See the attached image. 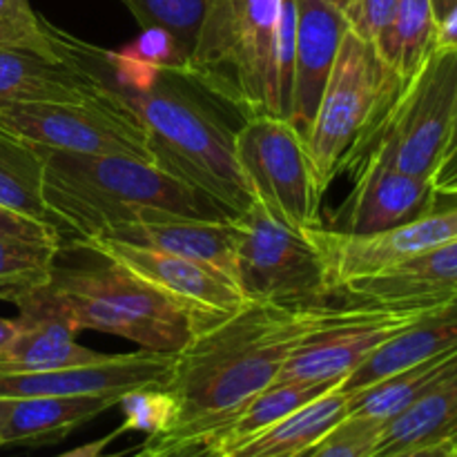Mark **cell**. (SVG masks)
<instances>
[{
    "label": "cell",
    "instance_id": "cell-31",
    "mask_svg": "<svg viewBox=\"0 0 457 457\" xmlns=\"http://www.w3.org/2000/svg\"><path fill=\"white\" fill-rule=\"evenodd\" d=\"M141 29H163L172 36L190 62L210 0H120Z\"/></svg>",
    "mask_w": 457,
    "mask_h": 457
},
{
    "label": "cell",
    "instance_id": "cell-20",
    "mask_svg": "<svg viewBox=\"0 0 457 457\" xmlns=\"http://www.w3.org/2000/svg\"><path fill=\"white\" fill-rule=\"evenodd\" d=\"M79 330L52 312H21L18 330L0 353V373H45L103 361L107 353L80 346Z\"/></svg>",
    "mask_w": 457,
    "mask_h": 457
},
{
    "label": "cell",
    "instance_id": "cell-39",
    "mask_svg": "<svg viewBox=\"0 0 457 457\" xmlns=\"http://www.w3.org/2000/svg\"><path fill=\"white\" fill-rule=\"evenodd\" d=\"M436 47L457 49V4L437 21Z\"/></svg>",
    "mask_w": 457,
    "mask_h": 457
},
{
    "label": "cell",
    "instance_id": "cell-48",
    "mask_svg": "<svg viewBox=\"0 0 457 457\" xmlns=\"http://www.w3.org/2000/svg\"><path fill=\"white\" fill-rule=\"evenodd\" d=\"M306 453H308V451H306ZM306 453H302V455H290V457H303Z\"/></svg>",
    "mask_w": 457,
    "mask_h": 457
},
{
    "label": "cell",
    "instance_id": "cell-14",
    "mask_svg": "<svg viewBox=\"0 0 457 457\" xmlns=\"http://www.w3.org/2000/svg\"><path fill=\"white\" fill-rule=\"evenodd\" d=\"M174 355L154 351L116 353L94 364L67 366L45 373H0V397L123 395L141 386H168Z\"/></svg>",
    "mask_w": 457,
    "mask_h": 457
},
{
    "label": "cell",
    "instance_id": "cell-25",
    "mask_svg": "<svg viewBox=\"0 0 457 457\" xmlns=\"http://www.w3.org/2000/svg\"><path fill=\"white\" fill-rule=\"evenodd\" d=\"M344 379L337 382H324V384H299V382H275L268 388H263L259 395H254L244 409L237 415H232L221 428L212 433L204 446L208 449L210 457H219L228 451L237 449L239 445L248 442L257 433L266 431L268 427L277 424L290 415L293 411L302 409L303 404L312 402L315 397L324 395L333 386L342 384Z\"/></svg>",
    "mask_w": 457,
    "mask_h": 457
},
{
    "label": "cell",
    "instance_id": "cell-17",
    "mask_svg": "<svg viewBox=\"0 0 457 457\" xmlns=\"http://www.w3.org/2000/svg\"><path fill=\"white\" fill-rule=\"evenodd\" d=\"M351 29L344 9L328 0H295V74L290 120L311 128L321 94L333 74L339 47Z\"/></svg>",
    "mask_w": 457,
    "mask_h": 457
},
{
    "label": "cell",
    "instance_id": "cell-29",
    "mask_svg": "<svg viewBox=\"0 0 457 457\" xmlns=\"http://www.w3.org/2000/svg\"><path fill=\"white\" fill-rule=\"evenodd\" d=\"M61 244L0 237V302L16 303L49 284Z\"/></svg>",
    "mask_w": 457,
    "mask_h": 457
},
{
    "label": "cell",
    "instance_id": "cell-21",
    "mask_svg": "<svg viewBox=\"0 0 457 457\" xmlns=\"http://www.w3.org/2000/svg\"><path fill=\"white\" fill-rule=\"evenodd\" d=\"M120 395L21 397L12 400L0 431V446H43L65 440L71 431L119 404Z\"/></svg>",
    "mask_w": 457,
    "mask_h": 457
},
{
    "label": "cell",
    "instance_id": "cell-47",
    "mask_svg": "<svg viewBox=\"0 0 457 457\" xmlns=\"http://www.w3.org/2000/svg\"><path fill=\"white\" fill-rule=\"evenodd\" d=\"M449 437H455V440H457V428H455V431L453 433H451V436Z\"/></svg>",
    "mask_w": 457,
    "mask_h": 457
},
{
    "label": "cell",
    "instance_id": "cell-12",
    "mask_svg": "<svg viewBox=\"0 0 457 457\" xmlns=\"http://www.w3.org/2000/svg\"><path fill=\"white\" fill-rule=\"evenodd\" d=\"M74 244L138 277L181 308L195 324V335L228 320L248 303L230 277L196 259L110 237H76Z\"/></svg>",
    "mask_w": 457,
    "mask_h": 457
},
{
    "label": "cell",
    "instance_id": "cell-41",
    "mask_svg": "<svg viewBox=\"0 0 457 457\" xmlns=\"http://www.w3.org/2000/svg\"><path fill=\"white\" fill-rule=\"evenodd\" d=\"M16 330H18V320H4V317H0V353L7 348V344L12 342Z\"/></svg>",
    "mask_w": 457,
    "mask_h": 457
},
{
    "label": "cell",
    "instance_id": "cell-46",
    "mask_svg": "<svg viewBox=\"0 0 457 457\" xmlns=\"http://www.w3.org/2000/svg\"><path fill=\"white\" fill-rule=\"evenodd\" d=\"M453 186H457V181H453V183H449V186H445V187H442V190H437V196H440V195H442V192H445V190H449V187H453Z\"/></svg>",
    "mask_w": 457,
    "mask_h": 457
},
{
    "label": "cell",
    "instance_id": "cell-9",
    "mask_svg": "<svg viewBox=\"0 0 457 457\" xmlns=\"http://www.w3.org/2000/svg\"><path fill=\"white\" fill-rule=\"evenodd\" d=\"M457 105V49L436 47L406 80L369 152L420 179H431L445 156Z\"/></svg>",
    "mask_w": 457,
    "mask_h": 457
},
{
    "label": "cell",
    "instance_id": "cell-11",
    "mask_svg": "<svg viewBox=\"0 0 457 457\" xmlns=\"http://www.w3.org/2000/svg\"><path fill=\"white\" fill-rule=\"evenodd\" d=\"M449 303H346L290 355L277 382L324 384L346 379L388 339Z\"/></svg>",
    "mask_w": 457,
    "mask_h": 457
},
{
    "label": "cell",
    "instance_id": "cell-10",
    "mask_svg": "<svg viewBox=\"0 0 457 457\" xmlns=\"http://www.w3.org/2000/svg\"><path fill=\"white\" fill-rule=\"evenodd\" d=\"M0 128L45 150L85 156H128L154 163L145 125L129 107L116 101L114 94L92 103L0 107Z\"/></svg>",
    "mask_w": 457,
    "mask_h": 457
},
{
    "label": "cell",
    "instance_id": "cell-4",
    "mask_svg": "<svg viewBox=\"0 0 457 457\" xmlns=\"http://www.w3.org/2000/svg\"><path fill=\"white\" fill-rule=\"evenodd\" d=\"M18 312H52L76 330H98L143 351L177 355L195 337L190 317L154 288L105 262L92 268H56L43 288L25 295Z\"/></svg>",
    "mask_w": 457,
    "mask_h": 457
},
{
    "label": "cell",
    "instance_id": "cell-36",
    "mask_svg": "<svg viewBox=\"0 0 457 457\" xmlns=\"http://www.w3.org/2000/svg\"><path fill=\"white\" fill-rule=\"evenodd\" d=\"M123 457H210L208 449L196 442L168 440V437H147L145 445L134 453Z\"/></svg>",
    "mask_w": 457,
    "mask_h": 457
},
{
    "label": "cell",
    "instance_id": "cell-32",
    "mask_svg": "<svg viewBox=\"0 0 457 457\" xmlns=\"http://www.w3.org/2000/svg\"><path fill=\"white\" fill-rule=\"evenodd\" d=\"M116 406L123 413V424L116 428L119 436L137 431L147 437H159L177 427L179 404L168 386L134 388L123 393Z\"/></svg>",
    "mask_w": 457,
    "mask_h": 457
},
{
    "label": "cell",
    "instance_id": "cell-26",
    "mask_svg": "<svg viewBox=\"0 0 457 457\" xmlns=\"http://www.w3.org/2000/svg\"><path fill=\"white\" fill-rule=\"evenodd\" d=\"M457 369V351L415 364L361 391L348 393V415L386 424Z\"/></svg>",
    "mask_w": 457,
    "mask_h": 457
},
{
    "label": "cell",
    "instance_id": "cell-7",
    "mask_svg": "<svg viewBox=\"0 0 457 457\" xmlns=\"http://www.w3.org/2000/svg\"><path fill=\"white\" fill-rule=\"evenodd\" d=\"M235 154L254 204L297 232L321 223L320 187L306 138L288 119L275 114L248 116L235 129Z\"/></svg>",
    "mask_w": 457,
    "mask_h": 457
},
{
    "label": "cell",
    "instance_id": "cell-44",
    "mask_svg": "<svg viewBox=\"0 0 457 457\" xmlns=\"http://www.w3.org/2000/svg\"><path fill=\"white\" fill-rule=\"evenodd\" d=\"M328 3H333V4H335V7H339V9H346L348 0H328Z\"/></svg>",
    "mask_w": 457,
    "mask_h": 457
},
{
    "label": "cell",
    "instance_id": "cell-38",
    "mask_svg": "<svg viewBox=\"0 0 457 457\" xmlns=\"http://www.w3.org/2000/svg\"><path fill=\"white\" fill-rule=\"evenodd\" d=\"M384 457H457V440L455 437H445V440L431 442V445L413 446V449L397 451V453Z\"/></svg>",
    "mask_w": 457,
    "mask_h": 457
},
{
    "label": "cell",
    "instance_id": "cell-8",
    "mask_svg": "<svg viewBox=\"0 0 457 457\" xmlns=\"http://www.w3.org/2000/svg\"><path fill=\"white\" fill-rule=\"evenodd\" d=\"M235 219L241 228L237 286L248 302L286 308L328 303L333 288L326 263L306 232L284 226L254 201Z\"/></svg>",
    "mask_w": 457,
    "mask_h": 457
},
{
    "label": "cell",
    "instance_id": "cell-5",
    "mask_svg": "<svg viewBox=\"0 0 457 457\" xmlns=\"http://www.w3.org/2000/svg\"><path fill=\"white\" fill-rule=\"evenodd\" d=\"M404 85L373 43L346 31L315 119L303 132L321 190L369 154Z\"/></svg>",
    "mask_w": 457,
    "mask_h": 457
},
{
    "label": "cell",
    "instance_id": "cell-1",
    "mask_svg": "<svg viewBox=\"0 0 457 457\" xmlns=\"http://www.w3.org/2000/svg\"><path fill=\"white\" fill-rule=\"evenodd\" d=\"M337 306L286 308L248 302L241 311L201 330L174 355L168 388L177 397V427L159 437L204 442L277 382L281 369Z\"/></svg>",
    "mask_w": 457,
    "mask_h": 457
},
{
    "label": "cell",
    "instance_id": "cell-30",
    "mask_svg": "<svg viewBox=\"0 0 457 457\" xmlns=\"http://www.w3.org/2000/svg\"><path fill=\"white\" fill-rule=\"evenodd\" d=\"M67 36L38 16L31 0H0V47L67 58Z\"/></svg>",
    "mask_w": 457,
    "mask_h": 457
},
{
    "label": "cell",
    "instance_id": "cell-43",
    "mask_svg": "<svg viewBox=\"0 0 457 457\" xmlns=\"http://www.w3.org/2000/svg\"><path fill=\"white\" fill-rule=\"evenodd\" d=\"M9 406H12V400H4V397H0V431H3V424H4V420H7Z\"/></svg>",
    "mask_w": 457,
    "mask_h": 457
},
{
    "label": "cell",
    "instance_id": "cell-42",
    "mask_svg": "<svg viewBox=\"0 0 457 457\" xmlns=\"http://www.w3.org/2000/svg\"><path fill=\"white\" fill-rule=\"evenodd\" d=\"M431 3H433V9H436L437 21H440V18L445 16L446 12H449V9H453V7H455L457 0H431Z\"/></svg>",
    "mask_w": 457,
    "mask_h": 457
},
{
    "label": "cell",
    "instance_id": "cell-34",
    "mask_svg": "<svg viewBox=\"0 0 457 457\" xmlns=\"http://www.w3.org/2000/svg\"><path fill=\"white\" fill-rule=\"evenodd\" d=\"M397 3L400 0H348L346 13L348 25L369 43H378L379 36L391 22L393 13H395Z\"/></svg>",
    "mask_w": 457,
    "mask_h": 457
},
{
    "label": "cell",
    "instance_id": "cell-13",
    "mask_svg": "<svg viewBox=\"0 0 457 457\" xmlns=\"http://www.w3.org/2000/svg\"><path fill=\"white\" fill-rule=\"evenodd\" d=\"M321 253L333 295L344 286L457 239V208L431 210L415 221L375 235H346L333 228L306 232Z\"/></svg>",
    "mask_w": 457,
    "mask_h": 457
},
{
    "label": "cell",
    "instance_id": "cell-33",
    "mask_svg": "<svg viewBox=\"0 0 457 457\" xmlns=\"http://www.w3.org/2000/svg\"><path fill=\"white\" fill-rule=\"evenodd\" d=\"M384 424L346 415L303 457H375Z\"/></svg>",
    "mask_w": 457,
    "mask_h": 457
},
{
    "label": "cell",
    "instance_id": "cell-27",
    "mask_svg": "<svg viewBox=\"0 0 457 457\" xmlns=\"http://www.w3.org/2000/svg\"><path fill=\"white\" fill-rule=\"evenodd\" d=\"M0 205L56 226L45 201L43 150L4 128H0Z\"/></svg>",
    "mask_w": 457,
    "mask_h": 457
},
{
    "label": "cell",
    "instance_id": "cell-24",
    "mask_svg": "<svg viewBox=\"0 0 457 457\" xmlns=\"http://www.w3.org/2000/svg\"><path fill=\"white\" fill-rule=\"evenodd\" d=\"M457 428V369L428 388L420 400L388 420L379 433L375 457L445 440Z\"/></svg>",
    "mask_w": 457,
    "mask_h": 457
},
{
    "label": "cell",
    "instance_id": "cell-23",
    "mask_svg": "<svg viewBox=\"0 0 457 457\" xmlns=\"http://www.w3.org/2000/svg\"><path fill=\"white\" fill-rule=\"evenodd\" d=\"M348 415L344 382L219 457H290L311 451Z\"/></svg>",
    "mask_w": 457,
    "mask_h": 457
},
{
    "label": "cell",
    "instance_id": "cell-22",
    "mask_svg": "<svg viewBox=\"0 0 457 457\" xmlns=\"http://www.w3.org/2000/svg\"><path fill=\"white\" fill-rule=\"evenodd\" d=\"M457 351V299L388 339L357 370L344 379V391L355 393L415 364Z\"/></svg>",
    "mask_w": 457,
    "mask_h": 457
},
{
    "label": "cell",
    "instance_id": "cell-2",
    "mask_svg": "<svg viewBox=\"0 0 457 457\" xmlns=\"http://www.w3.org/2000/svg\"><path fill=\"white\" fill-rule=\"evenodd\" d=\"M138 116L150 138L152 161L212 201L228 217L253 205L235 154V132L177 71H161L145 87H107Z\"/></svg>",
    "mask_w": 457,
    "mask_h": 457
},
{
    "label": "cell",
    "instance_id": "cell-15",
    "mask_svg": "<svg viewBox=\"0 0 457 457\" xmlns=\"http://www.w3.org/2000/svg\"><path fill=\"white\" fill-rule=\"evenodd\" d=\"M353 172L355 183L335 212L333 230L375 235L415 221L436 205L437 192L431 179L402 172L373 152Z\"/></svg>",
    "mask_w": 457,
    "mask_h": 457
},
{
    "label": "cell",
    "instance_id": "cell-45",
    "mask_svg": "<svg viewBox=\"0 0 457 457\" xmlns=\"http://www.w3.org/2000/svg\"><path fill=\"white\" fill-rule=\"evenodd\" d=\"M440 196H457V186H453V187H449V190H445L442 192Z\"/></svg>",
    "mask_w": 457,
    "mask_h": 457
},
{
    "label": "cell",
    "instance_id": "cell-35",
    "mask_svg": "<svg viewBox=\"0 0 457 457\" xmlns=\"http://www.w3.org/2000/svg\"><path fill=\"white\" fill-rule=\"evenodd\" d=\"M0 237L12 239L40 241V244H61V230L54 223L25 217L0 205Z\"/></svg>",
    "mask_w": 457,
    "mask_h": 457
},
{
    "label": "cell",
    "instance_id": "cell-6",
    "mask_svg": "<svg viewBox=\"0 0 457 457\" xmlns=\"http://www.w3.org/2000/svg\"><path fill=\"white\" fill-rule=\"evenodd\" d=\"M281 7L284 0H210L183 79L245 119L279 116L275 62Z\"/></svg>",
    "mask_w": 457,
    "mask_h": 457
},
{
    "label": "cell",
    "instance_id": "cell-28",
    "mask_svg": "<svg viewBox=\"0 0 457 457\" xmlns=\"http://www.w3.org/2000/svg\"><path fill=\"white\" fill-rule=\"evenodd\" d=\"M436 34L437 16L431 0H400L391 22L373 45L406 83L436 49Z\"/></svg>",
    "mask_w": 457,
    "mask_h": 457
},
{
    "label": "cell",
    "instance_id": "cell-3",
    "mask_svg": "<svg viewBox=\"0 0 457 457\" xmlns=\"http://www.w3.org/2000/svg\"><path fill=\"white\" fill-rule=\"evenodd\" d=\"M40 150L45 154L47 208L52 210L56 226H67L76 237L103 235L114 223L145 210H168L186 217H219L208 212L212 201L154 163L128 156Z\"/></svg>",
    "mask_w": 457,
    "mask_h": 457
},
{
    "label": "cell",
    "instance_id": "cell-40",
    "mask_svg": "<svg viewBox=\"0 0 457 457\" xmlns=\"http://www.w3.org/2000/svg\"><path fill=\"white\" fill-rule=\"evenodd\" d=\"M116 437H119V431H112L110 436L101 437V440H94V442H89V445L79 446V449H74V451H67V453H62L58 457H123L120 453H112V455L105 453V449L116 440Z\"/></svg>",
    "mask_w": 457,
    "mask_h": 457
},
{
    "label": "cell",
    "instance_id": "cell-18",
    "mask_svg": "<svg viewBox=\"0 0 457 457\" xmlns=\"http://www.w3.org/2000/svg\"><path fill=\"white\" fill-rule=\"evenodd\" d=\"M110 89L83 62L0 47V107L43 103H92Z\"/></svg>",
    "mask_w": 457,
    "mask_h": 457
},
{
    "label": "cell",
    "instance_id": "cell-16",
    "mask_svg": "<svg viewBox=\"0 0 457 457\" xmlns=\"http://www.w3.org/2000/svg\"><path fill=\"white\" fill-rule=\"evenodd\" d=\"M96 237H110L196 259L221 270L237 284L241 228L235 217H186L168 210H145L114 223Z\"/></svg>",
    "mask_w": 457,
    "mask_h": 457
},
{
    "label": "cell",
    "instance_id": "cell-19",
    "mask_svg": "<svg viewBox=\"0 0 457 457\" xmlns=\"http://www.w3.org/2000/svg\"><path fill=\"white\" fill-rule=\"evenodd\" d=\"M348 303H451L457 299V239L351 281L339 290Z\"/></svg>",
    "mask_w": 457,
    "mask_h": 457
},
{
    "label": "cell",
    "instance_id": "cell-37",
    "mask_svg": "<svg viewBox=\"0 0 457 457\" xmlns=\"http://www.w3.org/2000/svg\"><path fill=\"white\" fill-rule=\"evenodd\" d=\"M453 181H457V105L453 116V128H451V137L449 143H446L445 156H442L440 165H437L436 174H433V187H436L437 192Z\"/></svg>",
    "mask_w": 457,
    "mask_h": 457
}]
</instances>
